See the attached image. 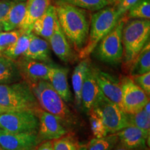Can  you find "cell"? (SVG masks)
Instances as JSON below:
<instances>
[{
	"label": "cell",
	"instance_id": "1",
	"mask_svg": "<svg viewBox=\"0 0 150 150\" xmlns=\"http://www.w3.org/2000/svg\"><path fill=\"white\" fill-rule=\"evenodd\" d=\"M54 6L62 31L79 53L88 37L91 20L87 11L60 1H55Z\"/></svg>",
	"mask_w": 150,
	"mask_h": 150
},
{
	"label": "cell",
	"instance_id": "2",
	"mask_svg": "<svg viewBox=\"0 0 150 150\" xmlns=\"http://www.w3.org/2000/svg\"><path fill=\"white\" fill-rule=\"evenodd\" d=\"M150 21L142 19H131L125 22L122 29V67L129 71L131 64L149 40Z\"/></svg>",
	"mask_w": 150,
	"mask_h": 150
},
{
	"label": "cell",
	"instance_id": "3",
	"mask_svg": "<svg viewBox=\"0 0 150 150\" xmlns=\"http://www.w3.org/2000/svg\"><path fill=\"white\" fill-rule=\"evenodd\" d=\"M29 84L40 108L55 116L63 125H75L74 115L48 81L40 80Z\"/></svg>",
	"mask_w": 150,
	"mask_h": 150
},
{
	"label": "cell",
	"instance_id": "4",
	"mask_svg": "<svg viewBox=\"0 0 150 150\" xmlns=\"http://www.w3.org/2000/svg\"><path fill=\"white\" fill-rule=\"evenodd\" d=\"M0 106L4 112L29 110L35 112L40 108L29 84L24 80L0 84Z\"/></svg>",
	"mask_w": 150,
	"mask_h": 150
},
{
	"label": "cell",
	"instance_id": "5",
	"mask_svg": "<svg viewBox=\"0 0 150 150\" xmlns=\"http://www.w3.org/2000/svg\"><path fill=\"white\" fill-rule=\"evenodd\" d=\"M114 6H106L95 11L91 16L90 21L88 37L85 46L79 52V58L86 59L92 54L99 41L107 35L120 19Z\"/></svg>",
	"mask_w": 150,
	"mask_h": 150
},
{
	"label": "cell",
	"instance_id": "6",
	"mask_svg": "<svg viewBox=\"0 0 150 150\" xmlns=\"http://www.w3.org/2000/svg\"><path fill=\"white\" fill-rule=\"evenodd\" d=\"M127 21L123 16L115 27L99 41L93 52L99 61L109 65H116L122 61V29Z\"/></svg>",
	"mask_w": 150,
	"mask_h": 150
},
{
	"label": "cell",
	"instance_id": "7",
	"mask_svg": "<svg viewBox=\"0 0 150 150\" xmlns=\"http://www.w3.org/2000/svg\"><path fill=\"white\" fill-rule=\"evenodd\" d=\"M91 109L102 118L108 134H116L129 126L126 112L106 98L102 93Z\"/></svg>",
	"mask_w": 150,
	"mask_h": 150
},
{
	"label": "cell",
	"instance_id": "8",
	"mask_svg": "<svg viewBox=\"0 0 150 150\" xmlns=\"http://www.w3.org/2000/svg\"><path fill=\"white\" fill-rule=\"evenodd\" d=\"M39 120L35 112L29 110L0 113V129L14 133H38Z\"/></svg>",
	"mask_w": 150,
	"mask_h": 150
},
{
	"label": "cell",
	"instance_id": "9",
	"mask_svg": "<svg viewBox=\"0 0 150 150\" xmlns=\"http://www.w3.org/2000/svg\"><path fill=\"white\" fill-rule=\"evenodd\" d=\"M122 89L123 110L126 113H136L149 101V96L134 83L130 76H124L120 80Z\"/></svg>",
	"mask_w": 150,
	"mask_h": 150
},
{
	"label": "cell",
	"instance_id": "10",
	"mask_svg": "<svg viewBox=\"0 0 150 150\" xmlns=\"http://www.w3.org/2000/svg\"><path fill=\"white\" fill-rule=\"evenodd\" d=\"M39 120L37 136L39 142L53 140L67 134L63 124L50 112L39 108L35 112Z\"/></svg>",
	"mask_w": 150,
	"mask_h": 150
},
{
	"label": "cell",
	"instance_id": "11",
	"mask_svg": "<svg viewBox=\"0 0 150 150\" xmlns=\"http://www.w3.org/2000/svg\"><path fill=\"white\" fill-rule=\"evenodd\" d=\"M39 144L36 133H14L0 129L2 150H36Z\"/></svg>",
	"mask_w": 150,
	"mask_h": 150
},
{
	"label": "cell",
	"instance_id": "12",
	"mask_svg": "<svg viewBox=\"0 0 150 150\" xmlns=\"http://www.w3.org/2000/svg\"><path fill=\"white\" fill-rule=\"evenodd\" d=\"M92 67L93 74L103 95L123 110L120 82L115 76L97 67Z\"/></svg>",
	"mask_w": 150,
	"mask_h": 150
},
{
	"label": "cell",
	"instance_id": "13",
	"mask_svg": "<svg viewBox=\"0 0 150 150\" xmlns=\"http://www.w3.org/2000/svg\"><path fill=\"white\" fill-rule=\"evenodd\" d=\"M22 79L28 83L40 80L48 81L49 73L53 63H47L21 56L16 60Z\"/></svg>",
	"mask_w": 150,
	"mask_h": 150
},
{
	"label": "cell",
	"instance_id": "14",
	"mask_svg": "<svg viewBox=\"0 0 150 150\" xmlns=\"http://www.w3.org/2000/svg\"><path fill=\"white\" fill-rule=\"evenodd\" d=\"M120 143L130 149H147L150 134L138 127L129 125L116 133Z\"/></svg>",
	"mask_w": 150,
	"mask_h": 150
},
{
	"label": "cell",
	"instance_id": "15",
	"mask_svg": "<svg viewBox=\"0 0 150 150\" xmlns=\"http://www.w3.org/2000/svg\"><path fill=\"white\" fill-rule=\"evenodd\" d=\"M48 42L54 53L62 61L68 63L74 61V54L73 53L69 41L62 31L58 20H56L54 32L49 39Z\"/></svg>",
	"mask_w": 150,
	"mask_h": 150
},
{
	"label": "cell",
	"instance_id": "16",
	"mask_svg": "<svg viewBox=\"0 0 150 150\" xmlns=\"http://www.w3.org/2000/svg\"><path fill=\"white\" fill-rule=\"evenodd\" d=\"M68 72L69 70L67 67L53 64L49 73L48 79V81L65 103L70 102L72 99V94L67 80Z\"/></svg>",
	"mask_w": 150,
	"mask_h": 150
},
{
	"label": "cell",
	"instance_id": "17",
	"mask_svg": "<svg viewBox=\"0 0 150 150\" xmlns=\"http://www.w3.org/2000/svg\"><path fill=\"white\" fill-rule=\"evenodd\" d=\"M51 4L52 0H27L25 16L19 29L23 32H31L34 22Z\"/></svg>",
	"mask_w": 150,
	"mask_h": 150
},
{
	"label": "cell",
	"instance_id": "18",
	"mask_svg": "<svg viewBox=\"0 0 150 150\" xmlns=\"http://www.w3.org/2000/svg\"><path fill=\"white\" fill-rule=\"evenodd\" d=\"M102 93L94 76L91 65L86 73L81 95V102L83 110L88 112Z\"/></svg>",
	"mask_w": 150,
	"mask_h": 150
},
{
	"label": "cell",
	"instance_id": "19",
	"mask_svg": "<svg viewBox=\"0 0 150 150\" xmlns=\"http://www.w3.org/2000/svg\"><path fill=\"white\" fill-rule=\"evenodd\" d=\"M57 20L55 6L51 4L45 13L34 22L31 32L48 41L54 32Z\"/></svg>",
	"mask_w": 150,
	"mask_h": 150
},
{
	"label": "cell",
	"instance_id": "20",
	"mask_svg": "<svg viewBox=\"0 0 150 150\" xmlns=\"http://www.w3.org/2000/svg\"><path fill=\"white\" fill-rule=\"evenodd\" d=\"M50 43L45 39L32 33L31 40L23 57L47 63H52Z\"/></svg>",
	"mask_w": 150,
	"mask_h": 150
},
{
	"label": "cell",
	"instance_id": "21",
	"mask_svg": "<svg viewBox=\"0 0 150 150\" xmlns=\"http://www.w3.org/2000/svg\"><path fill=\"white\" fill-rule=\"evenodd\" d=\"M26 3L27 0H15L6 16L1 20L4 31L19 29L25 16Z\"/></svg>",
	"mask_w": 150,
	"mask_h": 150
},
{
	"label": "cell",
	"instance_id": "22",
	"mask_svg": "<svg viewBox=\"0 0 150 150\" xmlns=\"http://www.w3.org/2000/svg\"><path fill=\"white\" fill-rule=\"evenodd\" d=\"M16 61L0 55V84H10L22 81Z\"/></svg>",
	"mask_w": 150,
	"mask_h": 150
},
{
	"label": "cell",
	"instance_id": "23",
	"mask_svg": "<svg viewBox=\"0 0 150 150\" xmlns=\"http://www.w3.org/2000/svg\"><path fill=\"white\" fill-rule=\"evenodd\" d=\"M91 65V60L88 57L83 59L74 67L72 74V85L74 93L75 102L78 106H81V95L86 73Z\"/></svg>",
	"mask_w": 150,
	"mask_h": 150
},
{
	"label": "cell",
	"instance_id": "24",
	"mask_svg": "<svg viewBox=\"0 0 150 150\" xmlns=\"http://www.w3.org/2000/svg\"><path fill=\"white\" fill-rule=\"evenodd\" d=\"M130 76L150 72V44L146 43L131 64L129 70Z\"/></svg>",
	"mask_w": 150,
	"mask_h": 150
},
{
	"label": "cell",
	"instance_id": "25",
	"mask_svg": "<svg viewBox=\"0 0 150 150\" xmlns=\"http://www.w3.org/2000/svg\"><path fill=\"white\" fill-rule=\"evenodd\" d=\"M32 33V32H22L16 42L4 51L2 55L14 61L23 56L29 47Z\"/></svg>",
	"mask_w": 150,
	"mask_h": 150
},
{
	"label": "cell",
	"instance_id": "26",
	"mask_svg": "<svg viewBox=\"0 0 150 150\" xmlns=\"http://www.w3.org/2000/svg\"><path fill=\"white\" fill-rule=\"evenodd\" d=\"M119 142L117 135L110 134L102 138H94L88 145L86 150H112Z\"/></svg>",
	"mask_w": 150,
	"mask_h": 150
},
{
	"label": "cell",
	"instance_id": "27",
	"mask_svg": "<svg viewBox=\"0 0 150 150\" xmlns=\"http://www.w3.org/2000/svg\"><path fill=\"white\" fill-rule=\"evenodd\" d=\"M127 20L131 19L149 20L150 0H139L125 14Z\"/></svg>",
	"mask_w": 150,
	"mask_h": 150
},
{
	"label": "cell",
	"instance_id": "28",
	"mask_svg": "<svg viewBox=\"0 0 150 150\" xmlns=\"http://www.w3.org/2000/svg\"><path fill=\"white\" fill-rule=\"evenodd\" d=\"M74 6L78 8L89 11H97L110 5L107 0H54Z\"/></svg>",
	"mask_w": 150,
	"mask_h": 150
},
{
	"label": "cell",
	"instance_id": "29",
	"mask_svg": "<svg viewBox=\"0 0 150 150\" xmlns=\"http://www.w3.org/2000/svg\"><path fill=\"white\" fill-rule=\"evenodd\" d=\"M127 117L129 126L132 125L150 134V114L143 108L136 113H127Z\"/></svg>",
	"mask_w": 150,
	"mask_h": 150
},
{
	"label": "cell",
	"instance_id": "30",
	"mask_svg": "<svg viewBox=\"0 0 150 150\" xmlns=\"http://www.w3.org/2000/svg\"><path fill=\"white\" fill-rule=\"evenodd\" d=\"M88 113L89 115V120L92 132L95 138H102L108 135V131L100 116L93 109L90 110Z\"/></svg>",
	"mask_w": 150,
	"mask_h": 150
},
{
	"label": "cell",
	"instance_id": "31",
	"mask_svg": "<svg viewBox=\"0 0 150 150\" xmlns=\"http://www.w3.org/2000/svg\"><path fill=\"white\" fill-rule=\"evenodd\" d=\"M52 142L54 150H81L77 142L69 135L53 140Z\"/></svg>",
	"mask_w": 150,
	"mask_h": 150
},
{
	"label": "cell",
	"instance_id": "32",
	"mask_svg": "<svg viewBox=\"0 0 150 150\" xmlns=\"http://www.w3.org/2000/svg\"><path fill=\"white\" fill-rule=\"evenodd\" d=\"M22 32L23 31L20 29L0 32V55H2L6 49L16 42Z\"/></svg>",
	"mask_w": 150,
	"mask_h": 150
},
{
	"label": "cell",
	"instance_id": "33",
	"mask_svg": "<svg viewBox=\"0 0 150 150\" xmlns=\"http://www.w3.org/2000/svg\"><path fill=\"white\" fill-rule=\"evenodd\" d=\"M134 82L149 96L150 94V72L131 76Z\"/></svg>",
	"mask_w": 150,
	"mask_h": 150
},
{
	"label": "cell",
	"instance_id": "34",
	"mask_svg": "<svg viewBox=\"0 0 150 150\" xmlns=\"http://www.w3.org/2000/svg\"><path fill=\"white\" fill-rule=\"evenodd\" d=\"M139 0H117L113 6L119 16L122 17Z\"/></svg>",
	"mask_w": 150,
	"mask_h": 150
},
{
	"label": "cell",
	"instance_id": "35",
	"mask_svg": "<svg viewBox=\"0 0 150 150\" xmlns=\"http://www.w3.org/2000/svg\"><path fill=\"white\" fill-rule=\"evenodd\" d=\"M15 0H2L0 1V21L3 20L8 12Z\"/></svg>",
	"mask_w": 150,
	"mask_h": 150
},
{
	"label": "cell",
	"instance_id": "36",
	"mask_svg": "<svg viewBox=\"0 0 150 150\" xmlns=\"http://www.w3.org/2000/svg\"><path fill=\"white\" fill-rule=\"evenodd\" d=\"M36 150H54L52 140H45L41 142L36 148Z\"/></svg>",
	"mask_w": 150,
	"mask_h": 150
},
{
	"label": "cell",
	"instance_id": "37",
	"mask_svg": "<svg viewBox=\"0 0 150 150\" xmlns=\"http://www.w3.org/2000/svg\"><path fill=\"white\" fill-rule=\"evenodd\" d=\"M112 150H146L145 149H130L125 146L122 145L121 143H118L114 147L113 149Z\"/></svg>",
	"mask_w": 150,
	"mask_h": 150
},
{
	"label": "cell",
	"instance_id": "38",
	"mask_svg": "<svg viewBox=\"0 0 150 150\" xmlns=\"http://www.w3.org/2000/svg\"><path fill=\"white\" fill-rule=\"evenodd\" d=\"M107 1L110 3V5H112V4H115L117 0H107Z\"/></svg>",
	"mask_w": 150,
	"mask_h": 150
},
{
	"label": "cell",
	"instance_id": "39",
	"mask_svg": "<svg viewBox=\"0 0 150 150\" xmlns=\"http://www.w3.org/2000/svg\"><path fill=\"white\" fill-rule=\"evenodd\" d=\"M4 31V27H3L2 22L0 21V32H1V31Z\"/></svg>",
	"mask_w": 150,
	"mask_h": 150
},
{
	"label": "cell",
	"instance_id": "40",
	"mask_svg": "<svg viewBox=\"0 0 150 150\" xmlns=\"http://www.w3.org/2000/svg\"><path fill=\"white\" fill-rule=\"evenodd\" d=\"M4 112V111L2 108H1V106H0V113H2V112Z\"/></svg>",
	"mask_w": 150,
	"mask_h": 150
},
{
	"label": "cell",
	"instance_id": "41",
	"mask_svg": "<svg viewBox=\"0 0 150 150\" xmlns=\"http://www.w3.org/2000/svg\"><path fill=\"white\" fill-rule=\"evenodd\" d=\"M0 150H2V149H1V147H0Z\"/></svg>",
	"mask_w": 150,
	"mask_h": 150
}]
</instances>
